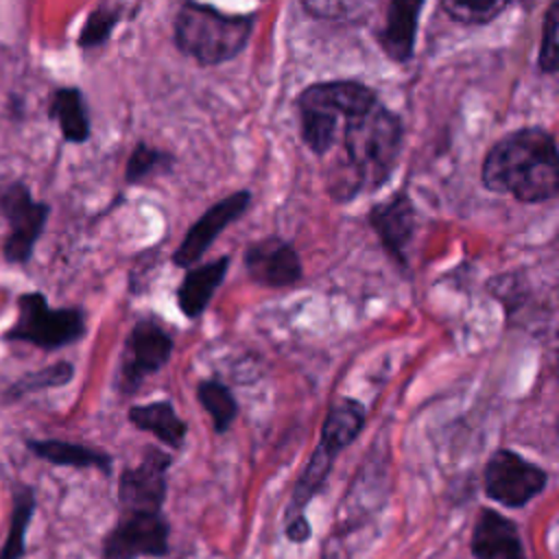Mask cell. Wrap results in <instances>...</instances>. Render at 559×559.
Wrapping results in <instances>:
<instances>
[{"label": "cell", "instance_id": "2e32d148", "mask_svg": "<svg viewBox=\"0 0 559 559\" xmlns=\"http://www.w3.org/2000/svg\"><path fill=\"white\" fill-rule=\"evenodd\" d=\"M229 264H231L229 255H218L210 262L197 264L186 271L183 280L177 286L175 297H177V306H179L181 314L188 321H197L205 312L214 293L223 284V280L229 271Z\"/></svg>", "mask_w": 559, "mask_h": 559}, {"label": "cell", "instance_id": "4316f807", "mask_svg": "<svg viewBox=\"0 0 559 559\" xmlns=\"http://www.w3.org/2000/svg\"><path fill=\"white\" fill-rule=\"evenodd\" d=\"M557 37H559V2H550L544 13L542 39L537 50V70L542 74H555L559 70Z\"/></svg>", "mask_w": 559, "mask_h": 559}, {"label": "cell", "instance_id": "e0dca14e", "mask_svg": "<svg viewBox=\"0 0 559 559\" xmlns=\"http://www.w3.org/2000/svg\"><path fill=\"white\" fill-rule=\"evenodd\" d=\"M472 552L476 559H526L515 524L493 509L480 511L472 533Z\"/></svg>", "mask_w": 559, "mask_h": 559}, {"label": "cell", "instance_id": "5bb4252c", "mask_svg": "<svg viewBox=\"0 0 559 559\" xmlns=\"http://www.w3.org/2000/svg\"><path fill=\"white\" fill-rule=\"evenodd\" d=\"M378 92L356 79H332L306 85L297 98L295 107H312L334 116L336 120H352L369 111L378 103Z\"/></svg>", "mask_w": 559, "mask_h": 559}, {"label": "cell", "instance_id": "d4e9b609", "mask_svg": "<svg viewBox=\"0 0 559 559\" xmlns=\"http://www.w3.org/2000/svg\"><path fill=\"white\" fill-rule=\"evenodd\" d=\"M511 2L504 0H443L439 9L456 24L465 26H483L493 22L502 11H507Z\"/></svg>", "mask_w": 559, "mask_h": 559}, {"label": "cell", "instance_id": "52a82bcc", "mask_svg": "<svg viewBox=\"0 0 559 559\" xmlns=\"http://www.w3.org/2000/svg\"><path fill=\"white\" fill-rule=\"evenodd\" d=\"M485 491L491 500L518 509L548 485V472L509 448L496 450L485 463Z\"/></svg>", "mask_w": 559, "mask_h": 559}, {"label": "cell", "instance_id": "9c48e42d", "mask_svg": "<svg viewBox=\"0 0 559 559\" xmlns=\"http://www.w3.org/2000/svg\"><path fill=\"white\" fill-rule=\"evenodd\" d=\"M251 192L247 188H240L221 201L212 203L183 234L179 247L173 251L170 262L177 269H192L201 262L205 251L214 245V240L240 216L247 214L251 205Z\"/></svg>", "mask_w": 559, "mask_h": 559}, {"label": "cell", "instance_id": "ba28073f", "mask_svg": "<svg viewBox=\"0 0 559 559\" xmlns=\"http://www.w3.org/2000/svg\"><path fill=\"white\" fill-rule=\"evenodd\" d=\"M0 210L9 221V234L2 247L4 260L9 264H26L44 231L50 207L44 201H35L31 190L17 181L0 190Z\"/></svg>", "mask_w": 559, "mask_h": 559}, {"label": "cell", "instance_id": "3957f363", "mask_svg": "<svg viewBox=\"0 0 559 559\" xmlns=\"http://www.w3.org/2000/svg\"><path fill=\"white\" fill-rule=\"evenodd\" d=\"M404 148V120L384 103L343 124V159L371 194L384 188L395 173Z\"/></svg>", "mask_w": 559, "mask_h": 559}, {"label": "cell", "instance_id": "ac0fdd59", "mask_svg": "<svg viewBox=\"0 0 559 559\" xmlns=\"http://www.w3.org/2000/svg\"><path fill=\"white\" fill-rule=\"evenodd\" d=\"M129 421L142 430L157 437L164 445L179 450L188 435V424L177 415L170 400H155L148 404H135L127 411Z\"/></svg>", "mask_w": 559, "mask_h": 559}, {"label": "cell", "instance_id": "83f0119b", "mask_svg": "<svg viewBox=\"0 0 559 559\" xmlns=\"http://www.w3.org/2000/svg\"><path fill=\"white\" fill-rule=\"evenodd\" d=\"M301 9L319 20H349L354 11L367 7L362 2H301Z\"/></svg>", "mask_w": 559, "mask_h": 559}, {"label": "cell", "instance_id": "484cf974", "mask_svg": "<svg viewBox=\"0 0 559 559\" xmlns=\"http://www.w3.org/2000/svg\"><path fill=\"white\" fill-rule=\"evenodd\" d=\"M74 378V365L68 360H59L50 367H44L35 373H26L20 380H15L9 391L7 400H20L22 395L41 391V389H52V386H63Z\"/></svg>", "mask_w": 559, "mask_h": 559}, {"label": "cell", "instance_id": "30bf717a", "mask_svg": "<svg viewBox=\"0 0 559 559\" xmlns=\"http://www.w3.org/2000/svg\"><path fill=\"white\" fill-rule=\"evenodd\" d=\"M367 225L378 236L384 253L397 264L400 271H408V247L417 229V207L406 188H397L391 197L378 201L367 212Z\"/></svg>", "mask_w": 559, "mask_h": 559}, {"label": "cell", "instance_id": "d6986e66", "mask_svg": "<svg viewBox=\"0 0 559 559\" xmlns=\"http://www.w3.org/2000/svg\"><path fill=\"white\" fill-rule=\"evenodd\" d=\"M50 118L57 120L59 131L66 142L83 144L92 135L90 111L85 105V96L79 87H59L50 98Z\"/></svg>", "mask_w": 559, "mask_h": 559}, {"label": "cell", "instance_id": "7402d4cb", "mask_svg": "<svg viewBox=\"0 0 559 559\" xmlns=\"http://www.w3.org/2000/svg\"><path fill=\"white\" fill-rule=\"evenodd\" d=\"M35 511V493L31 487H17L11 502L9 533L0 550V559H22L26 550V528Z\"/></svg>", "mask_w": 559, "mask_h": 559}, {"label": "cell", "instance_id": "cb8c5ba5", "mask_svg": "<svg viewBox=\"0 0 559 559\" xmlns=\"http://www.w3.org/2000/svg\"><path fill=\"white\" fill-rule=\"evenodd\" d=\"M124 9H127V4H120V2H103V4L94 7L81 26L76 44L83 50H92V48H98L105 41H109L114 28L124 17Z\"/></svg>", "mask_w": 559, "mask_h": 559}, {"label": "cell", "instance_id": "4fadbf2b", "mask_svg": "<svg viewBox=\"0 0 559 559\" xmlns=\"http://www.w3.org/2000/svg\"><path fill=\"white\" fill-rule=\"evenodd\" d=\"M242 264L249 280L264 288H288L304 277L299 251L282 236H264L249 242L242 251Z\"/></svg>", "mask_w": 559, "mask_h": 559}, {"label": "cell", "instance_id": "6da1fadb", "mask_svg": "<svg viewBox=\"0 0 559 559\" xmlns=\"http://www.w3.org/2000/svg\"><path fill=\"white\" fill-rule=\"evenodd\" d=\"M480 181L489 192L511 194L520 203L552 201L559 194L555 135L542 127H522L502 135L485 153Z\"/></svg>", "mask_w": 559, "mask_h": 559}, {"label": "cell", "instance_id": "5b68a950", "mask_svg": "<svg viewBox=\"0 0 559 559\" xmlns=\"http://www.w3.org/2000/svg\"><path fill=\"white\" fill-rule=\"evenodd\" d=\"M85 336V314L81 308H50L46 295L24 293L17 297V321L4 332V341L31 343L52 352Z\"/></svg>", "mask_w": 559, "mask_h": 559}, {"label": "cell", "instance_id": "603a6c76", "mask_svg": "<svg viewBox=\"0 0 559 559\" xmlns=\"http://www.w3.org/2000/svg\"><path fill=\"white\" fill-rule=\"evenodd\" d=\"M175 166V155L162 151L144 140H138L124 164V183H142L148 177L166 175Z\"/></svg>", "mask_w": 559, "mask_h": 559}, {"label": "cell", "instance_id": "9a60e30c", "mask_svg": "<svg viewBox=\"0 0 559 559\" xmlns=\"http://www.w3.org/2000/svg\"><path fill=\"white\" fill-rule=\"evenodd\" d=\"M424 0H389L382 26L373 37L384 57L393 63H408L415 57L419 13Z\"/></svg>", "mask_w": 559, "mask_h": 559}, {"label": "cell", "instance_id": "7a4b0ae2", "mask_svg": "<svg viewBox=\"0 0 559 559\" xmlns=\"http://www.w3.org/2000/svg\"><path fill=\"white\" fill-rule=\"evenodd\" d=\"M367 424V408L356 397H336L321 424V435L308 465L297 478L288 511H286V535L293 542L310 537V524L304 515L310 500L325 487L328 476L336 456L349 448Z\"/></svg>", "mask_w": 559, "mask_h": 559}, {"label": "cell", "instance_id": "7c38bea8", "mask_svg": "<svg viewBox=\"0 0 559 559\" xmlns=\"http://www.w3.org/2000/svg\"><path fill=\"white\" fill-rule=\"evenodd\" d=\"M173 456L155 445H146L142 461L133 467L122 469L118 480V500L122 513H162V502L166 498V472Z\"/></svg>", "mask_w": 559, "mask_h": 559}, {"label": "cell", "instance_id": "277c9868", "mask_svg": "<svg viewBox=\"0 0 559 559\" xmlns=\"http://www.w3.org/2000/svg\"><path fill=\"white\" fill-rule=\"evenodd\" d=\"M258 13L229 15L203 2H181L173 20L177 50L201 68H214L236 59L253 33Z\"/></svg>", "mask_w": 559, "mask_h": 559}, {"label": "cell", "instance_id": "8fae6325", "mask_svg": "<svg viewBox=\"0 0 559 559\" xmlns=\"http://www.w3.org/2000/svg\"><path fill=\"white\" fill-rule=\"evenodd\" d=\"M168 552V522L162 513L127 511L103 542L105 559L164 557Z\"/></svg>", "mask_w": 559, "mask_h": 559}, {"label": "cell", "instance_id": "8992f818", "mask_svg": "<svg viewBox=\"0 0 559 559\" xmlns=\"http://www.w3.org/2000/svg\"><path fill=\"white\" fill-rule=\"evenodd\" d=\"M175 338L162 325V321L153 314L140 317L133 328L129 330L122 354L120 367L116 376V386L122 395H133L142 386V382L157 373L173 356Z\"/></svg>", "mask_w": 559, "mask_h": 559}, {"label": "cell", "instance_id": "44dd1931", "mask_svg": "<svg viewBox=\"0 0 559 559\" xmlns=\"http://www.w3.org/2000/svg\"><path fill=\"white\" fill-rule=\"evenodd\" d=\"M197 400L210 415L214 432L225 435L238 415V402L229 384L218 378H203L197 384Z\"/></svg>", "mask_w": 559, "mask_h": 559}, {"label": "cell", "instance_id": "ffe728a7", "mask_svg": "<svg viewBox=\"0 0 559 559\" xmlns=\"http://www.w3.org/2000/svg\"><path fill=\"white\" fill-rule=\"evenodd\" d=\"M31 452L52 465H68V467H96L103 474L111 472V456L107 452L72 443L59 439H41L26 443Z\"/></svg>", "mask_w": 559, "mask_h": 559}]
</instances>
